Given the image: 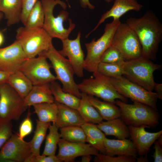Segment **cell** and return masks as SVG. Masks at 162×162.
<instances>
[{
	"mask_svg": "<svg viewBox=\"0 0 162 162\" xmlns=\"http://www.w3.org/2000/svg\"><path fill=\"white\" fill-rule=\"evenodd\" d=\"M126 23L137 35L142 48V56L155 60L159 46L162 40V24L151 10L141 17H130Z\"/></svg>",
	"mask_w": 162,
	"mask_h": 162,
	"instance_id": "obj_1",
	"label": "cell"
},
{
	"mask_svg": "<svg viewBox=\"0 0 162 162\" xmlns=\"http://www.w3.org/2000/svg\"><path fill=\"white\" fill-rule=\"evenodd\" d=\"M128 104L116 99L115 104L119 107L120 118L127 125L154 128L159 124L160 115L156 110L145 104L133 102Z\"/></svg>",
	"mask_w": 162,
	"mask_h": 162,
	"instance_id": "obj_2",
	"label": "cell"
},
{
	"mask_svg": "<svg viewBox=\"0 0 162 162\" xmlns=\"http://www.w3.org/2000/svg\"><path fill=\"white\" fill-rule=\"evenodd\" d=\"M161 67V65L154 64L151 60L142 56L124 61L123 65V75L130 81L152 92L155 83L154 72Z\"/></svg>",
	"mask_w": 162,
	"mask_h": 162,
	"instance_id": "obj_3",
	"label": "cell"
},
{
	"mask_svg": "<svg viewBox=\"0 0 162 162\" xmlns=\"http://www.w3.org/2000/svg\"><path fill=\"white\" fill-rule=\"evenodd\" d=\"M16 39L28 58L44 55L53 46L52 38L43 28L19 27L16 30Z\"/></svg>",
	"mask_w": 162,
	"mask_h": 162,
	"instance_id": "obj_4",
	"label": "cell"
},
{
	"mask_svg": "<svg viewBox=\"0 0 162 162\" xmlns=\"http://www.w3.org/2000/svg\"><path fill=\"white\" fill-rule=\"evenodd\" d=\"M41 2L44 13L43 28L52 38L62 40L68 38L75 26L69 19L68 28H66L64 26L63 22L68 18L69 13L64 10H61L56 17L53 13L54 9L57 4L65 9L66 3L61 0H41Z\"/></svg>",
	"mask_w": 162,
	"mask_h": 162,
	"instance_id": "obj_5",
	"label": "cell"
},
{
	"mask_svg": "<svg viewBox=\"0 0 162 162\" xmlns=\"http://www.w3.org/2000/svg\"><path fill=\"white\" fill-rule=\"evenodd\" d=\"M93 75L94 78L85 79L78 84L79 89L81 92L89 96H95L104 101L114 104L116 99L127 103V98L116 90L109 77L98 71L93 72Z\"/></svg>",
	"mask_w": 162,
	"mask_h": 162,
	"instance_id": "obj_6",
	"label": "cell"
},
{
	"mask_svg": "<svg viewBox=\"0 0 162 162\" xmlns=\"http://www.w3.org/2000/svg\"><path fill=\"white\" fill-rule=\"evenodd\" d=\"M121 23L120 20H117L107 23L104 34L98 39L95 40L94 38L90 42L85 44L87 53L85 59V70L92 73L97 71L101 58L111 45L115 32Z\"/></svg>",
	"mask_w": 162,
	"mask_h": 162,
	"instance_id": "obj_7",
	"label": "cell"
},
{
	"mask_svg": "<svg viewBox=\"0 0 162 162\" xmlns=\"http://www.w3.org/2000/svg\"><path fill=\"white\" fill-rule=\"evenodd\" d=\"M44 55L50 62L56 80L62 84L63 90L80 98L81 92L74 80V72L68 59L62 56L54 46Z\"/></svg>",
	"mask_w": 162,
	"mask_h": 162,
	"instance_id": "obj_8",
	"label": "cell"
},
{
	"mask_svg": "<svg viewBox=\"0 0 162 162\" xmlns=\"http://www.w3.org/2000/svg\"><path fill=\"white\" fill-rule=\"evenodd\" d=\"M111 45L120 51L125 61L135 59L142 56V48L138 38L126 22H121L118 26Z\"/></svg>",
	"mask_w": 162,
	"mask_h": 162,
	"instance_id": "obj_9",
	"label": "cell"
},
{
	"mask_svg": "<svg viewBox=\"0 0 162 162\" xmlns=\"http://www.w3.org/2000/svg\"><path fill=\"white\" fill-rule=\"evenodd\" d=\"M110 78L116 90L120 94L137 102L148 105L157 110V96L155 92L148 91L122 76Z\"/></svg>",
	"mask_w": 162,
	"mask_h": 162,
	"instance_id": "obj_10",
	"label": "cell"
},
{
	"mask_svg": "<svg viewBox=\"0 0 162 162\" xmlns=\"http://www.w3.org/2000/svg\"><path fill=\"white\" fill-rule=\"evenodd\" d=\"M27 108L24 98L8 83L0 85V119L18 120Z\"/></svg>",
	"mask_w": 162,
	"mask_h": 162,
	"instance_id": "obj_11",
	"label": "cell"
},
{
	"mask_svg": "<svg viewBox=\"0 0 162 162\" xmlns=\"http://www.w3.org/2000/svg\"><path fill=\"white\" fill-rule=\"evenodd\" d=\"M44 55L27 59L21 65L19 70L30 80L33 86L50 83L56 78L51 72V64Z\"/></svg>",
	"mask_w": 162,
	"mask_h": 162,
	"instance_id": "obj_12",
	"label": "cell"
},
{
	"mask_svg": "<svg viewBox=\"0 0 162 162\" xmlns=\"http://www.w3.org/2000/svg\"><path fill=\"white\" fill-rule=\"evenodd\" d=\"M31 154L29 142L13 134L0 150V162H25Z\"/></svg>",
	"mask_w": 162,
	"mask_h": 162,
	"instance_id": "obj_13",
	"label": "cell"
},
{
	"mask_svg": "<svg viewBox=\"0 0 162 162\" xmlns=\"http://www.w3.org/2000/svg\"><path fill=\"white\" fill-rule=\"evenodd\" d=\"M81 33H78L76 38L71 40L68 38L62 40V48L58 51L63 56H67L73 67L75 74L80 78L83 77L85 55L80 44Z\"/></svg>",
	"mask_w": 162,
	"mask_h": 162,
	"instance_id": "obj_14",
	"label": "cell"
},
{
	"mask_svg": "<svg viewBox=\"0 0 162 162\" xmlns=\"http://www.w3.org/2000/svg\"><path fill=\"white\" fill-rule=\"evenodd\" d=\"M28 58L20 44L16 40L10 45L0 48V70L14 72L19 70Z\"/></svg>",
	"mask_w": 162,
	"mask_h": 162,
	"instance_id": "obj_15",
	"label": "cell"
},
{
	"mask_svg": "<svg viewBox=\"0 0 162 162\" xmlns=\"http://www.w3.org/2000/svg\"><path fill=\"white\" fill-rule=\"evenodd\" d=\"M58 145L57 157L61 162H73L78 157L86 155H97L98 151L89 144L74 142L60 139Z\"/></svg>",
	"mask_w": 162,
	"mask_h": 162,
	"instance_id": "obj_16",
	"label": "cell"
},
{
	"mask_svg": "<svg viewBox=\"0 0 162 162\" xmlns=\"http://www.w3.org/2000/svg\"><path fill=\"white\" fill-rule=\"evenodd\" d=\"M128 127L130 138L140 156L147 154L151 146L162 134V130L154 133L147 131L144 126Z\"/></svg>",
	"mask_w": 162,
	"mask_h": 162,
	"instance_id": "obj_17",
	"label": "cell"
},
{
	"mask_svg": "<svg viewBox=\"0 0 162 162\" xmlns=\"http://www.w3.org/2000/svg\"><path fill=\"white\" fill-rule=\"evenodd\" d=\"M142 7L136 0H115L111 8L103 14L96 26L87 35V37L96 30L106 19L112 17L113 20H119L128 12L130 10L139 11Z\"/></svg>",
	"mask_w": 162,
	"mask_h": 162,
	"instance_id": "obj_18",
	"label": "cell"
},
{
	"mask_svg": "<svg viewBox=\"0 0 162 162\" xmlns=\"http://www.w3.org/2000/svg\"><path fill=\"white\" fill-rule=\"evenodd\" d=\"M104 145L105 155L113 156L126 155L137 157V151L132 142L130 140H114L105 138Z\"/></svg>",
	"mask_w": 162,
	"mask_h": 162,
	"instance_id": "obj_19",
	"label": "cell"
},
{
	"mask_svg": "<svg viewBox=\"0 0 162 162\" xmlns=\"http://www.w3.org/2000/svg\"><path fill=\"white\" fill-rule=\"evenodd\" d=\"M54 101L58 108L55 123L58 128L71 126H81L85 123L77 110Z\"/></svg>",
	"mask_w": 162,
	"mask_h": 162,
	"instance_id": "obj_20",
	"label": "cell"
},
{
	"mask_svg": "<svg viewBox=\"0 0 162 162\" xmlns=\"http://www.w3.org/2000/svg\"><path fill=\"white\" fill-rule=\"evenodd\" d=\"M24 100L27 107L42 103L54 102V98L51 90L50 83L33 86Z\"/></svg>",
	"mask_w": 162,
	"mask_h": 162,
	"instance_id": "obj_21",
	"label": "cell"
},
{
	"mask_svg": "<svg viewBox=\"0 0 162 162\" xmlns=\"http://www.w3.org/2000/svg\"><path fill=\"white\" fill-rule=\"evenodd\" d=\"M97 126L106 135L113 136L119 140L130 136L128 127L120 118L102 121Z\"/></svg>",
	"mask_w": 162,
	"mask_h": 162,
	"instance_id": "obj_22",
	"label": "cell"
},
{
	"mask_svg": "<svg viewBox=\"0 0 162 162\" xmlns=\"http://www.w3.org/2000/svg\"><path fill=\"white\" fill-rule=\"evenodd\" d=\"M86 136V142L97 149L100 153L105 155L104 141L106 138L95 124L85 122L81 126Z\"/></svg>",
	"mask_w": 162,
	"mask_h": 162,
	"instance_id": "obj_23",
	"label": "cell"
},
{
	"mask_svg": "<svg viewBox=\"0 0 162 162\" xmlns=\"http://www.w3.org/2000/svg\"><path fill=\"white\" fill-rule=\"evenodd\" d=\"M77 110L85 122L98 124L103 121L100 114L90 102L88 95L85 93L81 92Z\"/></svg>",
	"mask_w": 162,
	"mask_h": 162,
	"instance_id": "obj_24",
	"label": "cell"
},
{
	"mask_svg": "<svg viewBox=\"0 0 162 162\" xmlns=\"http://www.w3.org/2000/svg\"><path fill=\"white\" fill-rule=\"evenodd\" d=\"M88 97L90 102L103 120L109 121L120 117L119 108L115 104L102 101L94 96L88 95Z\"/></svg>",
	"mask_w": 162,
	"mask_h": 162,
	"instance_id": "obj_25",
	"label": "cell"
},
{
	"mask_svg": "<svg viewBox=\"0 0 162 162\" xmlns=\"http://www.w3.org/2000/svg\"><path fill=\"white\" fill-rule=\"evenodd\" d=\"M21 0H0V12L4 14L8 26L20 21Z\"/></svg>",
	"mask_w": 162,
	"mask_h": 162,
	"instance_id": "obj_26",
	"label": "cell"
},
{
	"mask_svg": "<svg viewBox=\"0 0 162 162\" xmlns=\"http://www.w3.org/2000/svg\"><path fill=\"white\" fill-rule=\"evenodd\" d=\"M54 101L77 110L80 98L70 93L64 92L60 85L56 81L50 83Z\"/></svg>",
	"mask_w": 162,
	"mask_h": 162,
	"instance_id": "obj_27",
	"label": "cell"
},
{
	"mask_svg": "<svg viewBox=\"0 0 162 162\" xmlns=\"http://www.w3.org/2000/svg\"><path fill=\"white\" fill-rule=\"evenodd\" d=\"M7 83L24 98L33 86L28 79L19 70L10 75Z\"/></svg>",
	"mask_w": 162,
	"mask_h": 162,
	"instance_id": "obj_28",
	"label": "cell"
},
{
	"mask_svg": "<svg viewBox=\"0 0 162 162\" xmlns=\"http://www.w3.org/2000/svg\"><path fill=\"white\" fill-rule=\"evenodd\" d=\"M34 112L38 120L43 123H55L58 113L57 105L54 101L52 103H44L34 105Z\"/></svg>",
	"mask_w": 162,
	"mask_h": 162,
	"instance_id": "obj_29",
	"label": "cell"
},
{
	"mask_svg": "<svg viewBox=\"0 0 162 162\" xmlns=\"http://www.w3.org/2000/svg\"><path fill=\"white\" fill-rule=\"evenodd\" d=\"M35 131L32 140L29 142L32 154L34 155L40 154V149L44 141L50 123H43L36 120Z\"/></svg>",
	"mask_w": 162,
	"mask_h": 162,
	"instance_id": "obj_30",
	"label": "cell"
},
{
	"mask_svg": "<svg viewBox=\"0 0 162 162\" xmlns=\"http://www.w3.org/2000/svg\"><path fill=\"white\" fill-rule=\"evenodd\" d=\"M61 139L74 142L85 143V133L81 126H71L60 128Z\"/></svg>",
	"mask_w": 162,
	"mask_h": 162,
	"instance_id": "obj_31",
	"label": "cell"
},
{
	"mask_svg": "<svg viewBox=\"0 0 162 162\" xmlns=\"http://www.w3.org/2000/svg\"><path fill=\"white\" fill-rule=\"evenodd\" d=\"M44 13L41 1L38 0L29 13L24 26L29 28H43Z\"/></svg>",
	"mask_w": 162,
	"mask_h": 162,
	"instance_id": "obj_32",
	"label": "cell"
},
{
	"mask_svg": "<svg viewBox=\"0 0 162 162\" xmlns=\"http://www.w3.org/2000/svg\"><path fill=\"white\" fill-rule=\"evenodd\" d=\"M49 131L46 137L45 145L42 154L46 156L55 155L57 145L61 139L58 128L55 123L50 124Z\"/></svg>",
	"mask_w": 162,
	"mask_h": 162,
	"instance_id": "obj_33",
	"label": "cell"
},
{
	"mask_svg": "<svg viewBox=\"0 0 162 162\" xmlns=\"http://www.w3.org/2000/svg\"><path fill=\"white\" fill-rule=\"evenodd\" d=\"M124 62L119 63L100 62L98 66L97 71L110 78L122 76L123 75V65Z\"/></svg>",
	"mask_w": 162,
	"mask_h": 162,
	"instance_id": "obj_34",
	"label": "cell"
},
{
	"mask_svg": "<svg viewBox=\"0 0 162 162\" xmlns=\"http://www.w3.org/2000/svg\"><path fill=\"white\" fill-rule=\"evenodd\" d=\"M124 61L120 51L116 47L110 45L103 54L100 62L119 63L123 62Z\"/></svg>",
	"mask_w": 162,
	"mask_h": 162,
	"instance_id": "obj_35",
	"label": "cell"
},
{
	"mask_svg": "<svg viewBox=\"0 0 162 162\" xmlns=\"http://www.w3.org/2000/svg\"><path fill=\"white\" fill-rule=\"evenodd\" d=\"M93 161L94 162H135L136 160L134 158L130 156L121 155L114 157L98 153L94 157Z\"/></svg>",
	"mask_w": 162,
	"mask_h": 162,
	"instance_id": "obj_36",
	"label": "cell"
},
{
	"mask_svg": "<svg viewBox=\"0 0 162 162\" xmlns=\"http://www.w3.org/2000/svg\"><path fill=\"white\" fill-rule=\"evenodd\" d=\"M11 121L0 119V150L13 135Z\"/></svg>",
	"mask_w": 162,
	"mask_h": 162,
	"instance_id": "obj_37",
	"label": "cell"
},
{
	"mask_svg": "<svg viewBox=\"0 0 162 162\" xmlns=\"http://www.w3.org/2000/svg\"><path fill=\"white\" fill-rule=\"evenodd\" d=\"M30 115V112L29 111L26 117L23 120L20 126L18 135L21 139L23 140L26 136L31 133L33 130V124Z\"/></svg>",
	"mask_w": 162,
	"mask_h": 162,
	"instance_id": "obj_38",
	"label": "cell"
},
{
	"mask_svg": "<svg viewBox=\"0 0 162 162\" xmlns=\"http://www.w3.org/2000/svg\"><path fill=\"white\" fill-rule=\"evenodd\" d=\"M38 0H21V12L20 21L25 26L28 15Z\"/></svg>",
	"mask_w": 162,
	"mask_h": 162,
	"instance_id": "obj_39",
	"label": "cell"
},
{
	"mask_svg": "<svg viewBox=\"0 0 162 162\" xmlns=\"http://www.w3.org/2000/svg\"><path fill=\"white\" fill-rule=\"evenodd\" d=\"M25 162H61L55 155L46 156L42 154L34 155L32 154Z\"/></svg>",
	"mask_w": 162,
	"mask_h": 162,
	"instance_id": "obj_40",
	"label": "cell"
},
{
	"mask_svg": "<svg viewBox=\"0 0 162 162\" xmlns=\"http://www.w3.org/2000/svg\"><path fill=\"white\" fill-rule=\"evenodd\" d=\"M154 152L152 156L154 162H162V148L157 140L154 142Z\"/></svg>",
	"mask_w": 162,
	"mask_h": 162,
	"instance_id": "obj_41",
	"label": "cell"
},
{
	"mask_svg": "<svg viewBox=\"0 0 162 162\" xmlns=\"http://www.w3.org/2000/svg\"><path fill=\"white\" fill-rule=\"evenodd\" d=\"M11 73L0 70V85L7 83L9 76Z\"/></svg>",
	"mask_w": 162,
	"mask_h": 162,
	"instance_id": "obj_42",
	"label": "cell"
},
{
	"mask_svg": "<svg viewBox=\"0 0 162 162\" xmlns=\"http://www.w3.org/2000/svg\"><path fill=\"white\" fill-rule=\"evenodd\" d=\"M156 92L158 99H162V84L155 83L154 89Z\"/></svg>",
	"mask_w": 162,
	"mask_h": 162,
	"instance_id": "obj_43",
	"label": "cell"
},
{
	"mask_svg": "<svg viewBox=\"0 0 162 162\" xmlns=\"http://www.w3.org/2000/svg\"><path fill=\"white\" fill-rule=\"evenodd\" d=\"M106 1L109 2L112 1V0H105ZM81 4L83 7H88L91 9L94 8V6L90 2L89 0H80Z\"/></svg>",
	"mask_w": 162,
	"mask_h": 162,
	"instance_id": "obj_44",
	"label": "cell"
},
{
	"mask_svg": "<svg viewBox=\"0 0 162 162\" xmlns=\"http://www.w3.org/2000/svg\"><path fill=\"white\" fill-rule=\"evenodd\" d=\"M136 161L137 162H148L147 158V154L143 156H141L139 158H136Z\"/></svg>",
	"mask_w": 162,
	"mask_h": 162,
	"instance_id": "obj_45",
	"label": "cell"
},
{
	"mask_svg": "<svg viewBox=\"0 0 162 162\" xmlns=\"http://www.w3.org/2000/svg\"><path fill=\"white\" fill-rule=\"evenodd\" d=\"M81 162H89L92 159V157L91 155H86L82 156Z\"/></svg>",
	"mask_w": 162,
	"mask_h": 162,
	"instance_id": "obj_46",
	"label": "cell"
},
{
	"mask_svg": "<svg viewBox=\"0 0 162 162\" xmlns=\"http://www.w3.org/2000/svg\"><path fill=\"white\" fill-rule=\"evenodd\" d=\"M4 37L2 33L0 32V46L3 43L4 41Z\"/></svg>",
	"mask_w": 162,
	"mask_h": 162,
	"instance_id": "obj_47",
	"label": "cell"
},
{
	"mask_svg": "<svg viewBox=\"0 0 162 162\" xmlns=\"http://www.w3.org/2000/svg\"><path fill=\"white\" fill-rule=\"evenodd\" d=\"M157 142L160 146L162 147V135H160L157 139Z\"/></svg>",
	"mask_w": 162,
	"mask_h": 162,
	"instance_id": "obj_48",
	"label": "cell"
},
{
	"mask_svg": "<svg viewBox=\"0 0 162 162\" xmlns=\"http://www.w3.org/2000/svg\"><path fill=\"white\" fill-rule=\"evenodd\" d=\"M2 13L0 12V21L1 20V19L2 18V16H3V14H2Z\"/></svg>",
	"mask_w": 162,
	"mask_h": 162,
	"instance_id": "obj_49",
	"label": "cell"
}]
</instances>
